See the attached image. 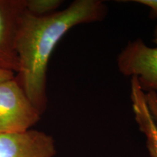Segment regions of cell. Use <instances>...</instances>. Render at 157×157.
<instances>
[{
  "mask_svg": "<svg viewBox=\"0 0 157 157\" xmlns=\"http://www.w3.org/2000/svg\"><path fill=\"white\" fill-rule=\"evenodd\" d=\"M62 0H25V10L35 16L43 17L57 12Z\"/></svg>",
  "mask_w": 157,
  "mask_h": 157,
  "instance_id": "52a82bcc",
  "label": "cell"
},
{
  "mask_svg": "<svg viewBox=\"0 0 157 157\" xmlns=\"http://www.w3.org/2000/svg\"><path fill=\"white\" fill-rule=\"evenodd\" d=\"M146 100L153 119L157 124V93L154 92L146 93Z\"/></svg>",
  "mask_w": 157,
  "mask_h": 157,
  "instance_id": "ba28073f",
  "label": "cell"
},
{
  "mask_svg": "<svg viewBox=\"0 0 157 157\" xmlns=\"http://www.w3.org/2000/svg\"><path fill=\"white\" fill-rule=\"evenodd\" d=\"M130 100L135 120L146 138V146L151 157H157V124L153 119L143 91L136 77L130 78Z\"/></svg>",
  "mask_w": 157,
  "mask_h": 157,
  "instance_id": "8992f818",
  "label": "cell"
},
{
  "mask_svg": "<svg viewBox=\"0 0 157 157\" xmlns=\"http://www.w3.org/2000/svg\"><path fill=\"white\" fill-rule=\"evenodd\" d=\"M130 2H135L144 5L149 8V17L157 20V0H132Z\"/></svg>",
  "mask_w": 157,
  "mask_h": 157,
  "instance_id": "9c48e42d",
  "label": "cell"
},
{
  "mask_svg": "<svg viewBox=\"0 0 157 157\" xmlns=\"http://www.w3.org/2000/svg\"><path fill=\"white\" fill-rule=\"evenodd\" d=\"M153 42L157 44V25ZM117 65L122 75L137 78L144 93H157V47L151 48L141 38L129 41L117 55Z\"/></svg>",
  "mask_w": 157,
  "mask_h": 157,
  "instance_id": "3957f363",
  "label": "cell"
},
{
  "mask_svg": "<svg viewBox=\"0 0 157 157\" xmlns=\"http://www.w3.org/2000/svg\"><path fill=\"white\" fill-rule=\"evenodd\" d=\"M41 117L16 76L0 82V134L29 130Z\"/></svg>",
  "mask_w": 157,
  "mask_h": 157,
  "instance_id": "7a4b0ae2",
  "label": "cell"
},
{
  "mask_svg": "<svg viewBox=\"0 0 157 157\" xmlns=\"http://www.w3.org/2000/svg\"><path fill=\"white\" fill-rule=\"evenodd\" d=\"M56 142L51 135L36 129L0 134V157H54Z\"/></svg>",
  "mask_w": 157,
  "mask_h": 157,
  "instance_id": "277c9868",
  "label": "cell"
},
{
  "mask_svg": "<svg viewBox=\"0 0 157 157\" xmlns=\"http://www.w3.org/2000/svg\"><path fill=\"white\" fill-rule=\"evenodd\" d=\"M25 0H0V68L17 74L18 59L15 39Z\"/></svg>",
  "mask_w": 157,
  "mask_h": 157,
  "instance_id": "5b68a950",
  "label": "cell"
},
{
  "mask_svg": "<svg viewBox=\"0 0 157 157\" xmlns=\"http://www.w3.org/2000/svg\"><path fill=\"white\" fill-rule=\"evenodd\" d=\"M108 13L107 5L101 0H75L66 9L43 17L24 12L15 39L16 78L41 115L48 109V63L57 44L74 27L101 22Z\"/></svg>",
  "mask_w": 157,
  "mask_h": 157,
  "instance_id": "6da1fadb",
  "label": "cell"
}]
</instances>
